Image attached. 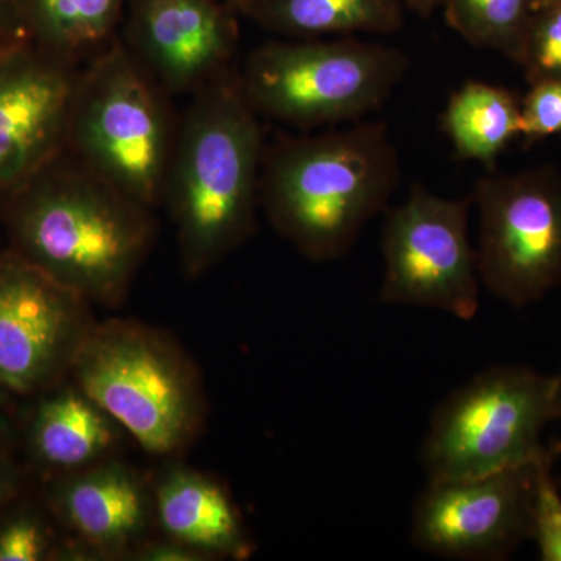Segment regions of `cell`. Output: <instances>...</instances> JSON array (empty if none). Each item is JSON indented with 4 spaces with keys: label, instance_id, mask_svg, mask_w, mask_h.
<instances>
[{
    "label": "cell",
    "instance_id": "6da1fadb",
    "mask_svg": "<svg viewBox=\"0 0 561 561\" xmlns=\"http://www.w3.org/2000/svg\"><path fill=\"white\" fill-rule=\"evenodd\" d=\"M2 206L10 249L102 308L124 302L154 238L153 209L68 153Z\"/></svg>",
    "mask_w": 561,
    "mask_h": 561
},
{
    "label": "cell",
    "instance_id": "7a4b0ae2",
    "mask_svg": "<svg viewBox=\"0 0 561 561\" xmlns=\"http://www.w3.org/2000/svg\"><path fill=\"white\" fill-rule=\"evenodd\" d=\"M400 183V153L389 125L357 121L265 142L261 208L302 256L337 261L386 210Z\"/></svg>",
    "mask_w": 561,
    "mask_h": 561
},
{
    "label": "cell",
    "instance_id": "3957f363",
    "mask_svg": "<svg viewBox=\"0 0 561 561\" xmlns=\"http://www.w3.org/2000/svg\"><path fill=\"white\" fill-rule=\"evenodd\" d=\"M264 147L261 117L243 98L236 69L190 95L161 203L190 278L205 275L256 230Z\"/></svg>",
    "mask_w": 561,
    "mask_h": 561
},
{
    "label": "cell",
    "instance_id": "277c9868",
    "mask_svg": "<svg viewBox=\"0 0 561 561\" xmlns=\"http://www.w3.org/2000/svg\"><path fill=\"white\" fill-rule=\"evenodd\" d=\"M69 378L144 451L173 456L205 420L194 362L175 339L142 321H98L81 343Z\"/></svg>",
    "mask_w": 561,
    "mask_h": 561
},
{
    "label": "cell",
    "instance_id": "5b68a950",
    "mask_svg": "<svg viewBox=\"0 0 561 561\" xmlns=\"http://www.w3.org/2000/svg\"><path fill=\"white\" fill-rule=\"evenodd\" d=\"M172 99L117 38L81 66L65 153L158 208L179 130Z\"/></svg>",
    "mask_w": 561,
    "mask_h": 561
},
{
    "label": "cell",
    "instance_id": "8992f818",
    "mask_svg": "<svg viewBox=\"0 0 561 561\" xmlns=\"http://www.w3.org/2000/svg\"><path fill=\"white\" fill-rule=\"evenodd\" d=\"M409 69L411 60L397 47L332 36L262 44L247 55L236 76L261 119L306 133L376 113Z\"/></svg>",
    "mask_w": 561,
    "mask_h": 561
},
{
    "label": "cell",
    "instance_id": "52a82bcc",
    "mask_svg": "<svg viewBox=\"0 0 561 561\" xmlns=\"http://www.w3.org/2000/svg\"><path fill=\"white\" fill-rule=\"evenodd\" d=\"M553 376L529 367H493L449 394L424 440L430 482L479 478L535 461L548 446Z\"/></svg>",
    "mask_w": 561,
    "mask_h": 561
},
{
    "label": "cell",
    "instance_id": "ba28073f",
    "mask_svg": "<svg viewBox=\"0 0 561 561\" xmlns=\"http://www.w3.org/2000/svg\"><path fill=\"white\" fill-rule=\"evenodd\" d=\"M481 284L513 308L561 283V175L552 168L490 173L476 183Z\"/></svg>",
    "mask_w": 561,
    "mask_h": 561
},
{
    "label": "cell",
    "instance_id": "9c48e42d",
    "mask_svg": "<svg viewBox=\"0 0 561 561\" xmlns=\"http://www.w3.org/2000/svg\"><path fill=\"white\" fill-rule=\"evenodd\" d=\"M471 195L445 198L416 184L389 210L382 230L386 305L438 309L460 320L478 316L481 276L470 241Z\"/></svg>",
    "mask_w": 561,
    "mask_h": 561
},
{
    "label": "cell",
    "instance_id": "30bf717a",
    "mask_svg": "<svg viewBox=\"0 0 561 561\" xmlns=\"http://www.w3.org/2000/svg\"><path fill=\"white\" fill-rule=\"evenodd\" d=\"M95 323L79 294L16 251L0 253V387L25 397L60 386Z\"/></svg>",
    "mask_w": 561,
    "mask_h": 561
},
{
    "label": "cell",
    "instance_id": "8fae6325",
    "mask_svg": "<svg viewBox=\"0 0 561 561\" xmlns=\"http://www.w3.org/2000/svg\"><path fill=\"white\" fill-rule=\"evenodd\" d=\"M541 456L479 478L430 482L413 507V545L443 559L501 560L511 556L523 541L530 540Z\"/></svg>",
    "mask_w": 561,
    "mask_h": 561
},
{
    "label": "cell",
    "instance_id": "7c38bea8",
    "mask_svg": "<svg viewBox=\"0 0 561 561\" xmlns=\"http://www.w3.org/2000/svg\"><path fill=\"white\" fill-rule=\"evenodd\" d=\"M80 72L28 38L0 58V203L65 153Z\"/></svg>",
    "mask_w": 561,
    "mask_h": 561
},
{
    "label": "cell",
    "instance_id": "4fadbf2b",
    "mask_svg": "<svg viewBox=\"0 0 561 561\" xmlns=\"http://www.w3.org/2000/svg\"><path fill=\"white\" fill-rule=\"evenodd\" d=\"M234 13L224 0H127L119 38L172 98H190L234 69Z\"/></svg>",
    "mask_w": 561,
    "mask_h": 561
},
{
    "label": "cell",
    "instance_id": "5bb4252c",
    "mask_svg": "<svg viewBox=\"0 0 561 561\" xmlns=\"http://www.w3.org/2000/svg\"><path fill=\"white\" fill-rule=\"evenodd\" d=\"M51 505L76 535L84 560H131L154 522L151 486L121 461L68 472L51 491Z\"/></svg>",
    "mask_w": 561,
    "mask_h": 561
},
{
    "label": "cell",
    "instance_id": "9a60e30c",
    "mask_svg": "<svg viewBox=\"0 0 561 561\" xmlns=\"http://www.w3.org/2000/svg\"><path fill=\"white\" fill-rule=\"evenodd\" d=\"M153 515L164 537L206 559H250L254 551L238 505L220 482L186 467L162 472L154 485Z\"/></svg>",
    "mask_w": 561,
    "mask_h": 561
},
{
    "label": "cell",
    "instance_id": "2e32d148",
    "mask_svg": "<svg viewBox=\"0 0 561 561\" xmlns=\"http://www.w3.org/2000/svg\"><path fill=\"white\" fill-rule=\"evenodd\" d=\"M49 393L33 416L31 442L36 459L66 472L105 459L119 440V424L73 382Z\"/></svg>",
    "mask_w": 561,
    "mask_h": 561
},
{
    "label": "cell",
    "instance_id": "e0dca14e",
    "mask_svg": "<svg viewBox=\"0 0 561 561\" xmlns=\"http://www.w3.org/2000/svg\"><path fill=\"white\" fill-rule=\"evenodd\" d=\"M242 13L284 38L390 35L402 27L401 0H253Z\"/></svg>",
    "mask_w": 561,
    "mask_h": 561
},
{
    "label": "cell",
    "instance_id": "ac0fdd59",
    "mask_svg": "<svg viewBox=\"0 0 561 561\" xmlns=\"http://www.w3.org/2000/svg\"><path fill=\"white\" fill-rule=\"evenodd\" d=\"M28 39L83 66L119 38L127 0H14Z\"/></svg>",
    "mask_w": 561,
    "mask_h": 561
},
{
    "label": "cell",
    "instance_id": "d6986e66",
    "mask_svg": "<svg viewBox=\"0 0 561 561\" xmlns=\"http://www.w3.org/2000/svg\"><path fill=\"white\" fill-rule=\"evenodd\" d=\"M442 128L459 160L493 172L508 142L522 135V102L505 88L467 81L446 103Z\"/></svg>",
    "mask_w": 561,
    "mask_h": 561
},
{
    "label": "cell",
    "instance_id": "ffe728a7",
    "mask_svg": "<svg viewBox=\"0 0 561 561\" xmlns=\"http://www.w3.org/2000/svg\"><path fill=\"white\" fill-rule=\"evenodd\" d=\"M446 21L471 46L493 49L518 65L534 0H442Z\"/></svg>",
    "mask_w": 561,
    "mask_h": 561
},
{
    "label": "cell",
    "instance_id": "44dd1931",
    "mask_svg": "<svg viewBox=\"0 0 561 561\" xmlns=\"http://www.w3.org/2000/svg\"><path fill=\"white\" fill-rule=\"evenodd\" d=\"M518 65L529 84L561 79V0L531 13Z\"/></svg>",
    "mask_w": 561,
    "mask_h": 561
},
{
    "label": "cell",
    "instance_id": "7402d4cb",
    "mask_svg": "<svg viewBox=\"0 0 561 561\" xmlns=\"http://www.w3.org/2000/svg\"><path fill=\"white\" fill-rule=\"evenodd\" d=\"M560 453L561 442L548 446L538 460L531 504L530 540L537 542L545 561H561V494L552 478L553 459Z\"/></svg>",
    "mask_w": 561,
    "mask_h": 561
},
{
    "label": "cell",
    "instance_id": "603a6c76",
    "mask_svg": "<svg viewBox=\"0 0 561 561\" xmlns=\"http://www.w3.org/2000/svg\"><path fill=\"white\" fill-rule=\"evenodd\" d=\"M561 133V79L530 84L522 102V136L529 140Z\"/></svg>",
    "mask_w": 561,
    "mask_h": 561
},
{
    "label": "cell",
    "instance_id": "cb8c5ba5",
    "mask_svg": "<svg viewBox=\"0 0 561 561\" xmlns=\"http://www.w3.org/2000/svg\"><path fill=\"white\" fill-rule=\"evenodd\" d=\"M50 552V538L36 516H14L0 526V561H39Z\"/></svg>",
    "mask_w": 561,
    "mask_h": 561
},
{
    "label": "cell",
    "instance_id": "d4e9b609",
    "mask_svg": "<svg viewBox=\"0 0 561 561\" xmlns=\"http://www.w3.org/2000/svg\"><path fill=\"white\" fill-rule=\"evenodd\" d=\"M131 560L138 561H203L206 559L203 553L194 551L190 546L171 540L165 537L164 540L144 541L142 545L133 553Z\"/></svg>",
    "mask_w": 561,
    "mask_h": 561
},
{
    "label": "cell",
    "instance_id": "484cf974",
    "mask_svg": "<svg viewBox=\"0 0 561 561\" xmlns=\"http://www.w3.org/2000/svg\"><path fill=\"white\" fill-rule=\"evenodd\" d=\"M25 38L28 36L22 25L16 7L0 2V58Z\"/></svg>",
    "mask_w": 561,
    "mask_h": 561
},
{
    "label": "cell",
    "instance_id": "4316f807",
    "mask_svg": "<svg viewBox=\"0 0 561 561\" xmlns=\"http://www.w3.org/2000/svg\"><path fill=\"white\" fill-rule=\"evenodd\" d=\"M16 494V479L9 465L0 459V507Z\"/></svg>",
    "mask_w": 561,
    "mask_h": 561
},
{
    "label": "cell",
    "instance_id": "83f0119b",
    "mask_svg": "<svg viewBox=\"0 0 561 561\" xmlns=\"http://www.w3.org/2000/svg\"><path fill=\"white\" fill-rule=\"evenodd\" d=\"M411 9L415 10L416 13L423 14V16H427L432 10H434L435 5L442 3V0H405Z\"/></svg>",
    "mask_w": 561,
    "mask_h": 561
},
{
    "label": "cell",
    "instance_id": "f1b7e54d",
    "mask_svg": "<svg viewBox=\"0 0 561 561\" xmlns=\"http://www.w3.org/2000/svg\"><path fill=\"white\" fill-rule=\"evenodd\" d=\"M553 421H561V371L553 376Z\"/></svg>",
    "mask_w": 561,
    "mask_h": 561
},
{
    "label": "cell",
    "instance_id": "f546056e",
    "mask_svg": "<svg viewBox=\"0 0 561 561\" xmlns=\"http://www.w3.org/2000/svg\"><path fill=\"white\" fill-rule=\"evenodd\" d=\"M224 2H227L228 5L232 7V9L241 11L242 13V11L245 10L253 0H224Z\"/></svg>",
    "mask_w": 561,
    "mask_h": 561
},
{
    "label": "cell",
    "instance_id": "4dcf8cb0",
    "mask_svg": "<svg viewBox=\"0 0 561 561\" xmlns=\"http://www.w3.org/2000/svg\"><path fill=\"white\" fill-rule=\"evenodd\" d=\"M557 2V0H534V10L537 7L546 5V3Z\"/></svg>",
    "mask_w": 561,
    "mask_h": 561
},
{
    "label": "cell",
    "instance_id": "1f68e13d",
    "mask_svg": "<svg viewBox=\"0 0 561 561\" xmlns=\"http://www.w3.org/2000/svg\"><path fill=\"white\" fill-rule=\"evenodd\" d=\"M5 430V423H3L2 416H0V432Z\"/></svg>",
    "mask_w": 561,
    "mask_h": 561
},
{
    "label": "cell",
    "instance_id": "d6a6232c",
    "mask_svg": "<svg viewBox=\"0 0 561 561\" xmlns=\"http://www.w3.org/2000/svg\"><path fill=\"white\" fill-rule=\"evenodd\" d=\"M0 2L11 3V5H14V0H0Z\"/></svg>",
    "mask_w": 561,
    "mask_h": 561
}]
</instances>
